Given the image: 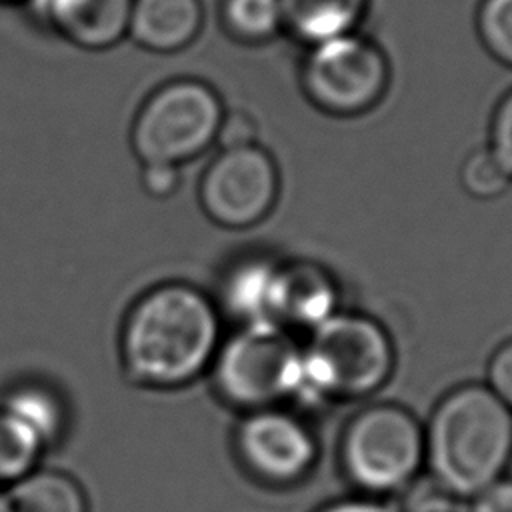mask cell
Returning a JSON list of instances; mask_svg holds the SVG:
<instances>
[{"label":"cell","mask_w":512,"mask_h":512,"mask_svg":"<svg viewBox=\"0 0 512 512\" xmlns=\"http://www.w3.org/2000/svg\"><path fill=\"white\" fill-rule=\"evenodd\" d=\"M126 378L144 388H178L210 368L220 346V316L196 286L164 282L134 300L120 328Z\"/></svg>","instance_id":"6da1fadb"},{"label":"cell","mask_w":512,"mask_h":512,"mask_svg":"<svg viewBox=\"0 0 512 512\" xmlns=\"http://www.w3.org/2000/svg\"><path fill=\"white\" fill-rule=\"evenodd\" d=\"M424 450L438 484L456 498H474L502 478L512 458V410L488 386H458L436 404Z\"/></svg>","instance_id":"7a4b0ae2"},{"label":"cell","mask_w":512,"mask_h":512,"mask_svg":"<svg viewBox=\"0 0 512 512\" xmlns=\"http://www.w3.org/2000/svg\"><path fill=\"white\" fill-rule=\"evenodd\" d=\"M392 370L394 346L384 326L364 314L334 312L302 348L300 394L362 398L382 388Z\"/></svg>","instance_id":"3957f363"},{"label":"cell","mask_w":512,"mask_h":512,"mask_svg":"<svg viewBox=\"0 0 512 512\" xmlns=\"http://www.w3.org/2000/svg\"><path fill=\"white\" fill-rule=\"evenodd\" d=\"M210 366L220 398L248 412L272 408L302 390V348L268 320L242 324L220 342Z\"/></svg>","instance_id":"277c9868"},{"label":"cell","mask_w":512,"mask_h":512,"mask_svg":"<svg viewBox=\"0 0 512 512\" xmlns=\"http://www.w3.org/2000/svg\"><path fill=\"white\" fill-rule=\"evenodd\" d=\"M224 108L216 90L196 78L154 88L130 126V148L142 164L180 166L216 142Z\"/></svg>","instance_id":"5b68a950"},{"label":"cell","mask_w":512,"mask_h":512,"mask_svg":"<svg viewBox=\"0 0 512 512\" xmlns=\"http://www.w3.org/2000/svg\"><path fill=\"white\" fill-rule=\"evenodd\" d=\"M424 430L402 406L376 404L346 424L340 462L354 486L370 494L400 492L424 462Z\"/></svg>","instance_id":"8992f818"},{"label":"cell","mask_w":512,"mask_h":512,"mask_svg":"<svg viewBox=\"0 0 512 512\" xmlns=\"http://www.w3.org/2000/svg\"><path fill=\"white\" fill-rule=\"evenodd\" d=\"M300 82L308 100L322 112L358 116L386 94L390 66L374 40L350 32L308 46Z\"/></svg>","instance_id":"52a82bcc"},{"label":"cell","mask_w":512,"mask_h":512,"mask_svg":"<svg viewBox=\"0 0 512 512\" xmlns=\"http://www.w3.org/2000/svg\"><path fill=\"white\" fill-rule=\"evenodd\" d=\"M280 176L258 144L220 150L202 174L198 198L206 216L224 228H250L276 204Z\"/></svg>","instance_id":"ba28073f"},{"label":"cell","mask_w":512,"mask_h":512,"mask_svg":"<svg viewBox=\"0 0 512 512\" xmlns=\"http://www.w3.org/2000/svg\"><path fill=\"white\" fill-rule=\"evenodd\" d=\"M234 442L240 462L256 478L274 486L302 480L318 456L312 430L278 406L248 412L236 428Z\"/></svg>","instance_id":"9c48e42d"},{"label":"cell","mask_w":512,"mask_h":512,"mask_svg":"<svg viewBox=\"0 0 512 512\" xmlns=\"http://www.w3.org/2000/svg\"><path fill=\"white\" fill-rule=\"evenodd\" d=\"M336 302V284L318 264H276L268 300V322L284 330H314L336 312Z\"/></svg>","instance_id":"30bf717a"},{"label":"cell","mask_w":512,"mask_h":512,"mask_svg":"<svg viewBox=\"0 0 512 512\" xmlns=\"http://www.w3.org/2000/svg\"><path fill=\"white\" fill-rule=\"evenodd\" d=\"M46 24L82 50H108L128 34L132 0H36Z\"/></svg>","instance_id":"8fae6325"},{"label":"cell","mask_w":512,"mask_h":512,"mask_svg":"<svg viewBox=\"0 0 512 512\" xmlns=\"http://www.w3.org/2000/svg\"><path fill=\"white\" fill-rule=\"evenodd\" d=\"M202 22V0H132L126 36L144 50L170 54L192 44Z\"/></svg>","instance_id":"7c38bea8"},{"label":"cell","mask_w":512,"mask_h":512,"mask_svg":"<svg viewBox=\"0 0 512 512\" xmlns=\"http://www.w3.org/2000/svg\"><path fill=\"white\" fill-rule=\"evenodd\" d=\"M282 30L306 46L356 32L368 0H278Z\"/></svg>","instance_id":"4fadbf2b"},{"label":"cell","mask_w":512,"mask_h":512,"mask_svg":"<svg viewBox=\"0 0 512 512\" xmlns=\"http://www.w3.org/2000/svg\"><path fill=\"white\" fill-rule=\"evenodd\" d=\"M0 512H88V500L70 474L36 468L2 492Z\"/></svg>","instance_id":"5bb4252c"},{"label":"cell","mask_w":512,"mask_h":512,"mask_svg":"<svg viewBox=\"0 0 512 512\" xmlns=\"http://www.w3.org/2000/svg\"><path fill=\"white\" fill-rule=\"evenodd\" d=\"M0 408L24 424L44 446L58 442L68 424V406L60 392L40 380L10 386Z\"/></svg>","instance_id":"9a60e30c"},{"label":"cell","mask_w":512,"mask_h":512,"mask_svg":"<svg viewBox=\"0 0 512 512\" xmlns=\"http://www.w3.org/2000/svg\"><path fill=\"white\" fill-rule=\"evenodd\" d=\"M278 262L250 258L234 264L222 280V304L244 324L268 320V300Z\"/></svg>","instance_id":"2e32d148"},{"label":"cell","mask_w":512,"mask_h":512,"mask_svg":"<svg viewBox=\"0 0 512 512\" xmlns=\"http://www.w3.org/2000/svg\"><path fill=\"white\" fill-rule=\"evenodd\" d=\"M220 22L240 42H264L282 30L278 0H222Z\"/></svg>","instance_id":"e0dca14e"},{"label":"cell","mask_w":512,"mask_h":512,"mask_svg":"<svg viewBox=\"0 0 512 512\" xmlns=\"http://www.w3.org/2000/svg\"><path fill=\"white\" fill-rule=\"evenodd\" d=\"M44 444L0 408V486H10L38 468Z\"/></svg>","instance_id":"ac0fdd59"},{"label":"cell","mask_w":512,"mask_h":512,"mask_svg":"<svg viewBox=\"0 0 512 512\" xmlns=\"http://www.w3.org/2000/svg\"><path fill=\"white\" fill-rule=\"evenodd\" d=\"M476 30L484 48L512 68V0H482Z\"/></svg>","instance_id":"d6986e66"},{"label":"cell","mask_w":512,"mask_h":512,"mask_svg":"<svg viewBox=\"0 0 512 512\" xmlns=\"http://www.w3.org/2000/svg\"><path fill=\"white\" fill-rule=\"evenodd\" d=\"M460 182L470 196L492 200L508 190L512 178L488 148H478L462 162Z\"/></svg>","instance_id":"ffe728a7"},{"label":"cell","mask_w":512,"mask_h":512,"mask_svg":"<svg viewBox=\"0 0 512 512\" xmlns=\"http://www.w3.org/2000/svg\"><path fill=\"white\" fill-rule=\"evenodd\" d=\"M456 500L432 476H416L400 490L398 512H454Z\"/></svg>","instance_id":"44dd1931"},{"label":"cell","mask_w":512,"mask_h":512,"mask_svg":"<svg viewBox=\"0 0 512 512\" xmlns=\"http://www.w3.org/2000/svg\"><path fill=\"white\" fill-rule=\"evenodd\" d=\"M488 150L512 178V90L498 102L492 114Z\"/></svg>","instance_id":"7402d4cb"},{"label":"cell","mask_w":512,"mask_h":512,"mask_svg":"<svg viewBox=\"0 0 512 512\" xmlns=\"http://www.w3.org/2000/svg\"><path fill=\"white\" fill-rule=\"evenodd\" d=\"M256 136H258V126L254 118L244 110H230V112H224L220 120L216 142L220 144L222 150L244 148V146L256 144Z\"/></svg>","instance_id":"603a6c76"},{"label":"cell","mask_w":512,"mask_h":512,"mask_svg":"<svg viewBox=\"0 0 512 512\" xmlns=\"http://www.w3.org/2000/svg\"><path fill=\"white\" fill-rule=\"evenodd\" d=\"M488 388L512 410V340L492 354L488 362Z\"/></svg>","instance_id":"cb8c5ba5"},{"label":"cell","mask_w":512,"mask_h":512,"mask_svg":"<svg viewBox=\"0 0 512 512\" xmlns=\"http://www.w3.org/2000/svg\"><path fill=\"white\" fill-rule=\"evenodd\" d=\"M140 184L148 196L168 198L180 186V166L164 164V162L142 164Z\"/></svg>","instance_id":"d4e9b609"},{"label":"cell","mask_w":512,"mask_h":512,"mask_svg":"<svg viewBox=\"0 0 512 512\" xmlns=\"http://www.w3.org/2000/svg\"><path fill=\"white\" fill-rule=\"evenodd\" d=\"M470 512H512V478H498L472 498Z\"/></svg>","instance_id":"484cf974"},{"label":"cell","mask_w":512,"mask_h":512,"mask_svg":"<svg viewBox=\"0 0 512 512\" xmlns=\"http://www.w3.org/2000/svg\"><path fill=\"white\" fill-rule=\"evenodd\" d=\"M318 512H394V510L376 500H338L320 508Z\"/></svg>","instance_id":"4316f807"},{"label":"cell","mask_w":512,"mask_h":512,"mask_svg":"<svg viewBox=\"0 0 512 512\" xmlns=\"http://www.w3.org/2000/svg\"><path fill=\"white\" fill-rule=\"evenodd\" d=\"M18 2H28V0H0V4H18Z\"/></svg>","instance_id":"83f0119b"},{"label":"cell","mask_w":512,"mask_h":512,"mask_svg":"<svg viewBox=\"0 0 512 512\" xmlns=\"http://www.w3.org/2000/svg\"><path fill=\"white\" fill-rule=\"evenodd\" d=\"M0 510H2V492H0Z\"/></svg>","instance_id":"f1b7e54d"}]
</instances>
